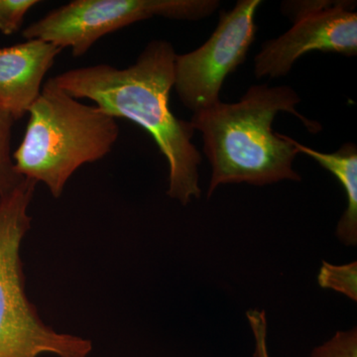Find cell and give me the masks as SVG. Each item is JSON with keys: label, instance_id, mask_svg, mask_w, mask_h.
Masks as SVG:
<instances>
[{"label": "cell", "instance_id": "obj_1", "mask_svg": "<svg viewBox=\"0 0 357 357\" xmlns=\"http://www.w3.org/2000/svg\"><path fill=\"white\" fill-rule=\"evenodd\" d=\"M176 56L172 44L154 40L128 68L86 66L51 79L73 98L91 100L114 119H128L147 131L168 162L167 194L187 206L201 197L202 155L192 143L191 122L178 119L171 110Z\"/></svg>", "mask_w": 357, "mask_h": 357}, {"label": "cell", "instance_id": "obj_2", "mask_svg": "<svg viewBox=\"0 0 357 357\" xmlns=\"http://www.w3.org/2000/svg\"><path fill=\"white\" fill-rule=\"evenodd\" d=\"M300 96L291 86H250L237 102L217 103L192 114L191 124L203 136L204 152L211 176L208 197L218 185L248 183L265 185L280 181H301L293 169L298 150L290 137L274 132L279 112L295 115L307 131L321 130L319 122L299 114Z\"/></svg>", "mask_w": 357, "mask_h": 357}, {"label": "cell", "instance_id": "obj_3", "mask_svg": "<svg viewBox=\"0 0 357 357\" xmlns=\"http://www.w3.org/2000/svg\"><path fill=\"white\" fill-rule=\"evenodd\" d=\"M27 114L14 166L21 177L43 183L56 199L82 166L105 158L119 139L116 119L68 95L51 77Z\"/></svg>", "mask_w": 357, "mask_h": 357}, {"label": "cell", "instance_id": "obj_4", "mask_svg": "<svg viewBox=\"0 0 357 357\" xmlns=\"http://www.w3.org/2000/svg\"><path fill=\"white\" fill-rule=\"evenodd\" d=\"M36 185L23 178L0 196V357H88L91 340L47 326L26 295L20 249L31 227L28 208Z\"/></svg>", "mask_w": 357, "mask_h": 357}, {"label": "cell", "instance_id": "obj_5", "mask_svg": "<svg viewBox=\"0 0 357 357\" xmlns=\"http://www.w3.org/2000/svg\"><path fill=\"white\" fill-rule=\"evenodd\" d=\"M220 6L218 0H74L28 25L22 35L70 48L81 57L98 40L126 26L153 17L201 20Z\"/></svg>", "mask_w": 357, "mask_h": 357}, {"label": "cell", "instance_id": "obj_6", "mask_svg": "<svg viewBox=\"0 0 357 357\" xmlns=\"http://www.w3.org/2000/svg\"><path fill=\"white\" fill-rule=\"evenodd\" d=\"M260 0H238L220 14L217 28L196 50L176 56L174 89L192 114L220 102L225 79L244 61L255 40V14Z\"/></svg>", "mask_w": 357, "mask_h": 357}, {"label": "cell", "instance_id": "obj_7", "mask_svg": "<svg viewBox=\"0 0 357 357\" xmlns=\"http://www.w3.org/2000/svg\"><path fill=\"white\" fill-rule=\"evenodd\" d=\"M356 1H328L323 8L294 21L285 34L263 44L255 58L256 77L286 76L296 61L310 52L356 56Z\"/></svg>", "mask_w": 357, "mask_h": 357}, {"label": "cell", "instance_id": "obj_8", "mask_svg": "<svg viewBox=\"0 0 357 357\" xmlns=\"http://www.w3.org/2000/svg\"><path fill=\"white\" fill-rule=\"evenodd\" d=\"M62 51L40 39L0 48V109L15 121L27 114L41 93L45 76Z\"/></svg>", "mask_w": 357, "mask_h": 357}, {"label": "cell", "instance_id": "obj_9", "mask_svg": "<svg viewBox=\"0 0 357 357\" xmlns=\"http://www.w3.org/2000/svg\"><path fill=\"white\" fill-rule=\"evenodd\" d=\"M291 142L299 153L316 160L317 162L335 175L342 185L347 196V204L344 215L337 227V238L347 246L357 244V148L352 143H347L333 153L317 151L298 141L290 138Z\"/></svg>", "mask_w": 357, "mask_h": 357}, {"label": "cell", "instance_id": "obj_10", "mask_svg": "<svg viewBox=\"0 0 357 357\" xmlns=\"http://www.w3.org/2000/svg\"><path fill=\"white\" fill-rule=\"evenodd\" d=\"M15 119L0 109V196L14 189L23 177L16 171L13 158V134Z\"/></svg>", "mask_w": 357, "mask_h": 357}, {"label": "cell", "instance_id": "obj_11", "mask_svg": "<svg viewBox=\"0 0 357 357\" xmlns=\"http://www.w3.org/2000/svg\"><path fill=\"white\" fill-rule=\"evenodd\" d=\"M318 283L321 288L331 289L344 294L349 299L357 301V262L335 265L324 261L319 269Z\"/></svg>", "mask_w": 357, "mask_h": 357}, {"label": "cell", "instance_id": "obj_12", "mask_svg": "<svg viewBox=\"0 0 357 357\" xmlns=\"http://www.w3.org/2000/svg\"><path fill=\"white\" fill-rule=\"evenodd\" d=\"M38 3L37 0H0V32L13 35L20 31L26 14Z\"/></svg>", "mask_w": 357, "mask_h": 357}, {"label": "cell", "instance_id": "obj_13", "mask_svg": "<svg viewBox=\"0 0 357 357\" xmlns=\"http://www.w3.org/2000/svg\"><path fill=\"white\" fill-rule=\"evenodd\" d=\"M311 357H357V330L340 331L325 344L317 347Z\"/></svg>", "mask_w": 357, "mask_h": 357}, {"label": "cell", "instance_id": "obj_14", "mask_svg": "<svg viewBox=\"0 0 357 357\" xmlns=\"http://www.w3.org/2000/svg\"><path fill=\"white\" fill-rule=\"evenodd\" d=\"M246 317L255 338V357H269L267 349L266 314L261 310H249L246 312Z\"/></svg>", "mask_w": 357, "mask_h": 357}]
</instances>
